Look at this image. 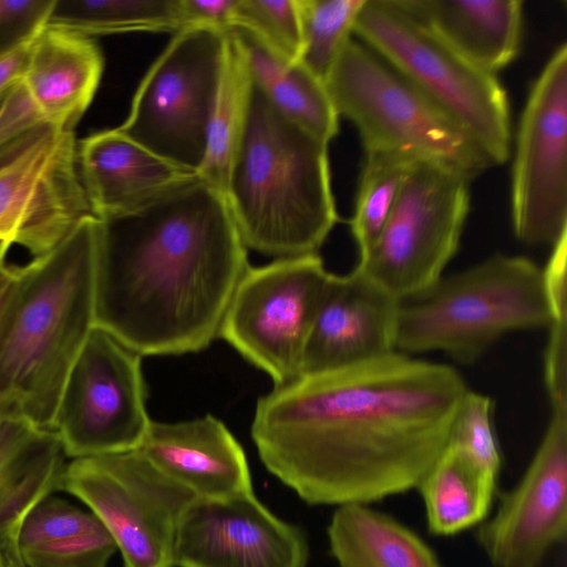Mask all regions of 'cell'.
Wrapping results in <instances>:
<instances>
[{"label":"cell","mask_w":567,"mask_h":567,"mask_svg":"<svg viewBox=\"0 0 567 567\" xmlns=\"http://www.w3.org/2000/svg\"><path fill=\"white\" fill-rule=\"evenodd\" d=\"M467 390L451 365L394 351L274 385L257 401L251 437L265 467L308 504H370L417 487Z\"/></svg>","instance_id":"obj_1"},{"label":"cell","mask_w":567,"mask_h":567,"mask_svg":"<svg viewBox=\"0 0 567 567\" xmlns=\"http://www.w3.org/2000/svg\"><path fill=\"white\" fill-rule=\"evenodd\" d=\"M248 268L226 197L197 176L101 220L95 327L142 357L202 351Z\"/></svg>","instance_id":"obj_2"},{"label":"cell","mask_w":567,"mask_h":567,"mask_svg":"<svg viewBox=\"0 0 567 567\" xmlns=\"http://www.w3.org/2000/svg\"><path fill=\"white\" fill-rule=\"evenodd\" d=\"M100 225L85 216L55 248L22 266L0 329V419L54 431L65 380L95 327Z\"/></svg>","instance_id":"obj_3"},{"label":"cell","mask_w":567,"mask_h":567,"mask_svg":"<svg viewBox=\"0 0 567 567\" xmlns=\"http://www.w3.org/2000/svg\"><path fill=\"white\" fill-rule=\"evenodd\" d=\"M225 197L246 248L274 259L318 254L338 221L328 144L254 82Z\"/></svg>","instance_id":"obj_4"},{"label":"cell","mask_w":567,"mask_h":567,"mask_svg":"<svg viewBox=\"0 0 567 567\" xmlns=\"http://www.w3.org/2000/svg\"><path fill=\"white\" fill-rule=\"evenodd\" d=\"M553 322L543 269L495 254L399 300L395 351H441L471 364L506 333Z\"/></svg>","instance_id":"obj_5"},{"label":"cell","mask_w":567,"mask_h":567,"mask_svg":"<svg viewBox=\"0 0 567 567\" xmlns=\"http://www.w3.org/2000/svg\"><path fill=\"white\" fill-rule=\"evenodd\" d=\"M323 83L337 114L357 127L364 153L403 154L468 181L495 166L461 124L353 35Z\"/></svg>","instance_id":"obj_6"},{"label":"cell","mask_w":567,"mask_h":567,"mask_svg":"<svg viewBox=\"0 0 567 567\" xmlns=\"http://www.w3.org/2000/svg\"><path fill=\"white\" fill-rule=\"evenodd\" d=\"M352 35L461 124L495 166L508 159L509 104L495 74L455 52L396 0H365Z\"/></svg>","instance_id":"obj_7"},{"label":"cell","mask_w":567,"mask_h":567,"mask_svg":"<svg viewBox=\"0 0 567 567\" xmlns=\"http://www.w3.org/2000/svg\"><path fill=\"white\" fill-rule=\"evenodd\" d=\"M226 34L199 25L175 32L117 128L158 157L196 173L206 152Z\"/></svg>","instance_id":"obj_8"},{"label":"cell","mask_w":567,"mask_h":567,"mask_svg":"<svg viewBox=\"0 0 567 567\" xmlns=\"http://www.w3.org/2000/svg\"><path fill=\"white\" fill-rule=\"evenodd\" d=\"M56 491L75 496L101 520L124 567H174L177 526L195 495L138 450L73 458Z\"/></svg>","instance_id":"obj_9"},{"label":"cell","mask_w":567,"mask_h":567,"mask_svg":"<svg viewBox=\"0 0 567 567\" xmlns=\"http://www.w3.org/2000/svg\"><path fill=\"white\" fill-rule=\"evenodd\" d=\"M470 183L445 166L416 161L380 235L355 266L399 300L429 288L458 249Z\"/></svg>","instance_id":"obj_10"},{"label":"cell","mask_w":567,"mask_h":567,"mask_svg":"<svg viewBox=\"0 0 567 567\" xmlns=\"http://www.w3.org/2000/svg\"><path fill=\"white\" fill-rule=\"evenodd\" d=\"M74 131L40 123L0 145V240L32 258L55 248L92 215Z\"/></svg>","instance_id":"obj_11"},{"label":"cell","mask_w":567,"mask_h":567,"mask_svg":"<svg viewBox=\"0 0 567 567\" xmlns=\"http://www.w3.org/2000/svg\"><path fill=\"white\" fill-rule=\"evenodd\" d=\"M329 274L318 254L249 266L229 301L219 338L267 373L274 385L299 377Z\"/></svg>","instance_id":"obj_12"},{"label":"cell","mask_w":567,"mask_h":567,"mask_svg":"<svg viewBox=\"0 0 567 567\" xmlns=\"http://www.w3.org/2000/svg\"><path fill=\"white\" fill-rule=\"evenodd\" d=\"M142 355L94 327L65 380L54 419L66 457L137 450L152 420Z\"/></svg>","instance_id":"obj_13"},{"label":"cell","mask_w":567,"mask_h":567,"mask_svg":"<svg viewBox=\"0 0 567 567\" xmlns=\"http://www.w3.org/2000/svg\"><path fill=\"white\" fill-rule=\"evenodd\" d=\"M512 223L527 245L567 233V45L550 56L523 110L512 169Z\"/></svg>","instance_id":"obj_14"},{"label":"cell","mask_w":567,"mask_h":567,"mask_svg":"<svg viewBox=\"0 0 567 567\" xmlns=\"http://www.w3.org/2000/svg\"><path fill=\"white\" fill-rule=\"evenodd\" d=\"M567 532V405L548 426L523 477L480 524L477 540L494 567H540Z\"/></svg>","instance_id":"obj_15"},{"label":"cell","mask_w":567,"mask_h":567,"mask_svg":"<svg viewBox=\"0 0 567 567\" xmlns=\"http://www.w3.org/2000/svg\"><path fill=\"white\" fill-rule=\"evenodd\" d=\"M303 532L272 514L254 492L195 496L179 519L174 567H307Z\"/></svg>","instance_id":"obj_16"},{"label":"cell","mask_w":567,"mask_h":567,"mask_svg":"<svg viewBox=\"0 0 567 567\" xmlns=\"http://www.w3.org/2000/svg\"><path fill=\"white\" fill-rule=\"evenodd\" d=\"M399 299L355 266L329 274L305 347L301 373H318L395 351Z\"/></svg>","instance_id":"obj_17"},{"label":"cell","mask_w":567,"mask_h":567,"mask_svg":"<svg viewBox=\"0 0 567 567\" xmlns=\"http://www.w3.org/2000/svg\"><path fill=\"white\" fill-rule=\"evenodd\" d=\"M137 450L197 497L254 492L241 445L210 414L174 423L152 421Z\"/></svg>","instance_id":"obj_18"},{"label":"cell","mask_w":567,"mask_h":567,"mask_svg":"<svg viewBox=\"0 0 567 567\" xmlns=\"http://www.w3.org/2000/svg\"><path fill=\"white\" fill-rule=\"evenodd\" d=\"M78 166L93 216L130 213L197 177L137 144L117 127L78 141Z\"/></svg>","instance_id":"obj_19"},{"label":"cell","mask_w":567,"mask_h":567,"mask_svg":"<svg viewBox=\"0 0 567 567\" xmlns=\"http://www.w3.org/2000/svg\"><path fill=\"white\" fill-rule=\"evenodd\" d=\"M103 69V53L91 37L48 22L32 42L21 82L44 123L74 131Z\"/></svg>","instance_id":"obj_20"},{"label":"cell","mask_w":567,"mask_h":567,"mask_svg":"<svg viewBox=\"0 0 567 567\" xmlns=\"http://www.w3.org/2000/svg\"><path fill=\"white\" fill-rule=\"evenodd\" d=\"M445 44L477 68L495 74L518 54L520 0H396Z\"/></svg>","instance_id":"obj_21"},{"label":"cell","mask_w":567,"mask_h":567,"mask_svg":"<svg viewBox=\"0 0 567 567\" xmlns=\"http://www.w3.org/2000/svg\"><path fill=\"white\" fill-rule=\"evenodd\" d=\"M65 458L54 431L0 419V555L6 560H21L19 528L32 507L56 491Z\"/></svg>","instance_id":"obj_22"},{"label":"cell","mask_w":567,"mask_h":567,"mask_svg":"<svg viewBox=\"0 0 567 567\" xmlns=\"http://www.w3.org/2000/svg\"><path fill=\"white\" fill-rule=\"evenodd\" d=\"M17 548L24 567H106L117 550L90 509L51 495L24 517Z\"/></svg>","instance_id":"obj_23"},{"label":"cell","mask_w":567,"mask_h":567,"mask_svg":"<svg viewBox=\"0 0 567 567\" xmlns=\"http://www.w3.org/2000/svg\"><path fill=\"white\" fill-rule=\"evenodd\" d=\"M328 539L340 567H443L416 533L369 504L337 506Z\"/></svg>","instance_id":"obj_24"},{"label":"cell","mask_w":567,"mask_h":567,"mask_svg":"<svg viewBox=\"0 0 567 567\" xmlns=\"http://www.w3.org/2000/svg\"><path fill=\"white\" fill-rule=\"evenodd\" d=\"M245 58L252 82L286 116L329 144L338 134L339 115L322 80L300 62H286L249 33L230 30Z\"/></svg>","instance_id":"obj_25"},{"label":"cell","mask_w":567,"mask_h":567,"mask_svg":"<svg viewBox=\"0 0 567 567\" xmlns=\"http://www.w3.org/2000/svg\"><path fill=\"white\" fill-rule=\"evenodd\" d=\"M497 477L453 446L417 485L431 533L450 536L483 523L489 513Z\"/></svg>","instance_id":"obj_26"},{"label":"cell","mask_w":567,"mask_h":567,"mask_svg":"<svg viewBox=\"0 0 567 567\" xmlns=\"http://www.w3.org/2000/svg\"><path fill=\"white\" fill-rule=\"evenodd\" d=\"M251 83L243 52L228 31L208 125L206 152L196 172L203 182L224 196L229 167L245 125Z\"/></svg>","instance_id":"obj_27"},{"label":"cell","mask_w":567,"mask_h":567,"mask_svg":"<svg viewBox=\"0 0 567 567\" xmlns=\"http://www.w3.org/2000/svg\"><path fill=\"white\" fill-rule=\"evenodd\" d=\"M49 22L91 38L184 28L181 0H56Z\"/></svg>","instance_id":"obj_28"},{"label":"cell","mask_w":567,"mask_h":567,"mask_svg":"<svg viewBox=\"0 0 567 567\" xmlns=\"http://www.w3.org/2000/svg\"><path fill=\"white\" fill-rule=\"evenodd\" d=\"M362 166L350 219L359 257L380 235L415 159L393 152H369Z\"/></svg>","instance_id":"obj_29"},{"label":"cell","mask_w":567,"mask_h":567,"mask_svg":"<svg viewBox=\"0 0 567 567\" xmlns=\"http://www.w3.org/2000/svg\"><path fill=\"white\" fill-rule=\"evenodd\" d=\"M365 0H297L301 31L298 62L324 80Z\"/></svg>","instance_id":"obj_30"},{"label":"cell","mask_w":567,"mask_h":567,"mask_svg":"<svg viewBox=\"0 0 567 567\" xmlns=\"http://www.w3.org/2000/svg\"><path fill=\"white\" fill-rule=\"evenodd\" d=\"M233 29L249 33L286 62L299 60L301 31L297 0H237Z\"/></svg>","instance_id":"obj_31"},{"label":"cell","mask_w":567,"mask_h":567,"mask_svg":"<svg viewBox=\"0 0 567 567\" xmlns=\"http://www.w3.org/2000/svg\"><path fill=\"white\" fill-rule=\"evenodd\" d=\"M449 445L498 478L502 454L494 426V402L467 390L453 419Z\"/></svg>","instance_id":"obj_32"},{"label":"cell","mask_w":567,"mask_h":567,"mask_svg":"<svg viewBox=\"0 0 567 567\" xmlns=\"http://www.w3.org/2000/svg\"><path fill=\"white\" fill-rule=\"evenodd\" d=\"M56 0H0V53L38 33Z\"/></svg>","instance_id":"obj_33"},{"label":"cell","mask_w":567,"mask_h":567,"mask_svg":"<svg viewBox=\"0 0 567 567\" xmlns=\"http://www.w3.org/2000/svg\"><path fill=\"white\" fill-rule=\"evenodd\" d=\"M40 123L44 121L30 101L21 81L0 99V145Z\"/></svg>","instance_id":"obj_34"},{"label":"cell","mask_w":567,"mask_h":567,"mask_svg":"<svg viewBox=\"0 0 567 567\" xmlns=\"http://www.w3.org/2000/svg\"><path fill=\"white\" fill-rule=\"evenodd\" d=\"M237 0H181L184 27L199 25L228 32Z\"/></svg>","instance_id":"obj_35"},{"label":"cell","mask_w":567,"mask_h":567,"mask_svg":"<svg viewBox=\"0 0 567 567\" xmlns=\"http://www.w3.org/2000/svg\"><path fill=\"white\" fill-rule=\"evenodd\" d=\"M38 33L0 53V99L22 80L29 51Z\"/></svg>","instance_id":"obj_36"},{"label":"cell","mask_w":567,"mask_h":567,"mask_svg":"<svg viewBox=\"0 0 567 567\" xmlns=\"http://www.w3.org/2000/svg\"><path fill=\"white\" fill-rule=\"evenodd\" d=\"M22 276V266L0 264V329L14 300Z\"/></svg>","instance_id":"obj_37"},{"label":"cell","mask_w":567,"mask_h":567,"mask_svg":"<svg viewBox=\"0 0 567 567\" xmlns=\"http://www.w3.org/2000/svg\"><path fill=\"white\" fill-rule=\"evenodd\" d=\"M12 245L8 241L0 240V264L4 261L7 252Z\"/></svg>","instance_id":"obj_38"},{"label":"cell","mask_w":567,"mask_h":567,"mask_svg":"<svg viewBox=\"0 0 567 567\" xmlns=\"http://www.w3.org/2000/svg\"><path fill=\"white\" fill-rule=\"evenodd\" d=\"M6 563L8 567H24L20 560H6Z\"/></svg>","instance_id":"obj_39"},{"label":"cell","mask_w":567,"mask_h":567,"mask_svg":"<svg viewBox=\"0 0 567 567\" xmlns=\"http://www.w3.org/2000/svg\"><path fill=\"white\" fill-rule=\"evenodd\" d=\"M0 567H8L6 560L3 559V557L0 555Z\"/></svg>","instance_id":"obj_40"}]
</instances>
